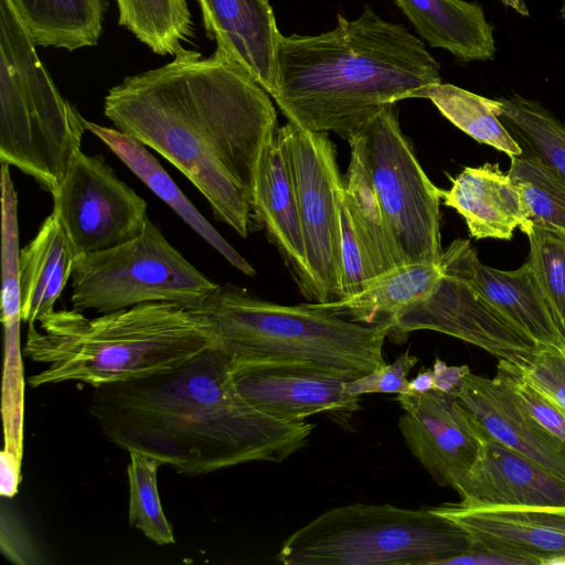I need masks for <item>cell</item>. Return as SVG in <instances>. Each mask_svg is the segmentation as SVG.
<instances>
[{"mask_svg": "<svg viewBox=\"0 0 565 565\" xmlns=\"http://www.w3.org/2000/svg\"><path fill=\"white\" fill-rule=\"evenodd\" d=\"M270 95L238 64L183 49L170 63L126 77L105 116L151 148L199 190L214 217L246 238L257 162L277 127Z\"/></svg>", "mask_w": 565, "mask_h": 565, "instance_id": "1", "label": "cell"}, {"mask_svg": "<svg viewBox=\"0 0 565 565\" xmlns=\"http://www.w3.org/2000/svg\"><path fill=\"white\" fill-rule=\"evenodd\" d=\"M88 413L120 448L178 473L199 476L253 462H281L315 426L271 417L244 399L231 358L213 345L164 372L94 387Z\"/></svg>", "mask_w": 565, "mask_h": 565, "instance_id": "2", "label": "cell"}, {"mask_svg": "<svg viewBox=\"0 0 565 565\" xmlns=\"http://www.w3.org/2000/svg\"><path fill=\"white\" fill-rule=\"evenodd\" d=\"M440 82L424 42L365 4L328 32L280 35L271 98L288 121L348 140L385 106Z\"/></svg>", "mask_w": 565, "mask_h": 565, "instance_id": "3", "label": "cell"}, {"mask_svg": "<svg viewBox=\"0 0 565 565\" xmlns=\"http://www.w3.org/2000/svg\"><path fill=\"white\" fill-rule=\"evenodd\" d=\"M23 353L46 364L29 377L39 387L68 381L97 387L173 369L214 345L205 319L191 308L150 302L87 318L53 311L28 324Z\"/></svg>", "mask_w": 565, "mask_h": 565, "instance_id": "4", "label": "cell"}, {"mask_svg": "<svg viewBox=\"0 0 565 565\" xmlns=\"http://www.w3.org/2000/svg\"><path fill=\"white\" fill-rule=\"evenodd\" d=\"M191 309L233 362L308 364L352 380L385 363L388 322L360 323L311 303L280 305L232 284L218 285Z\"/></svg>", "mask_w": 565, "mask_h": 565, "instance_id": "5", "label": "cell"}, {"mask_svg": "<svg viewBox=\"0 0 565 565\" xmlns=\"http://www.w3.org/2000/svg\"><path fill=\"white\" fill-rule=\"evenodd\" d=\"M86 119L62 96L10 0H0V161L52 195L82 151Z\"/></svg>", "mask_w": 565, "mask_h": 565, "instance_id": "6", "label": "cell"}, {"mask_svg": "<svg viewBox=\"0 0 565 565\" xmlns=\"http://www.w3.org/2000/svg\"><path fill=\"white\" fill-rule=\"evenodd\" d=\"M471 547L469 535L434 512L353 503L323 512L282 543L285 565H445Z\"/></svg>", "mask_w": 565, "mask_h": 565, "instance_id": "7", "label": "cell"}, {"mask_svg": "<svg viewBox=\"0 0 565 565\" xmlns=\"http://www.w3.org/2000/svg\"><path fill=\"white\" fill-rule=\"evenodd\" d=\"M218 284L194 267L147 220L131 239L75 259L71 287L74 310L113 312L150 302L200 306Z\"/></svg>", "mask_w": 565, "mask_h": 565, "instance_id": "8", "label": "cell"}, {"mask_svg": "<svg viewBox=\"0 0 565 565\" xmlns=\"http://www.w3.org/2000/svg\"><path fill=\"white\" fill-rule=\"evenodd\" d=\"M358 151L404 264L438 263L441 189L423 170L391 104L348 139Z\"/></svg>", "mask_w": 565, "mask_h": 565, "instance_id": "9", "label": "cell"}, {"mask_svg": "<svg viewBox=\"0 0 565 565\" xmlns=\"http://www.w3.org/2000/svg\"><path fill=\"white\" fill-rule=\"evenodd\" d=\"M292 175L307 262L317 300L342 298L343 178L328 132H316L288 121L277 128Z\"/></svg>", "mask_w": 565, "mask_h": 565, "instance_id": "10", "label": "cell"}, {"mask_svg": "<svg viewBox=\"0 0 565 565\" xmlns=\"http://www.w3.org/2000/svg\"><path fill=\"white\" fill-rule=\"evenodd\" d=\"M77 256L120 245L137 236L147 203L125 183L102 154L79 151L52 195Z\"/></svg>", "mask_w": 565, "mask_h": 565, "instance_id": "11", "label": "cell"}, {"mask_svg": "<svg viewBox=\"0 0 565 565\" xmlns=\"http://www.w3.org/2000/svg\"><path fill=\"white\" fill-rule=\"evenodd\" d=\"M435 288L391 322L402 342L416 330L438 331L481 348L498 360L526 365L541 348L462 278L447 271Z\"/></svg>", "mask_w": 565, "mask_h": 565, "instance_id": "12", "label": "cell"}, {"mask_svg": "<svg viewBox=\"0 0 565 565\" xmlns=\"http://www.w3.org/2000/svg\"><path fill=\"white\" fill-rule=\"evenodd\" d=\"M237 391L258 411L287 422L326 414L348 424L360 409V396L347 392L352 379L308 364L233 362Z\"/></svg>", "mask_w": 565, "mask_h": 565, "instance_id": "13", "label": "cell"}, {"mask_svg": "<svg viewBox=\"0 0 565 565\" xmlns=\"http://www.w3.org/2000/svg\"><path fill=\"white\" fill-rule=\"evenodd\" d=\"M395 399L408 449L435 482L452 488L480 456L486 435L452 394L430 390Z\"/></svg>", "mask_w": 565, "mask_h": 565, "instance_id": "14", "label": "cell"}, {"mask_svg": "<svg viewBox=\"0 0 565 565\" xmlns=\"http://www.w3.org/2000/svg\"><path fill=\"white\" fill-rule=\"evenodd\" d=\"M458 524L475 547L515 558L522 565L565 564V507L430 508Z\"/></svg>", "mask_w": 565, "mask_h": 565, "instance_id": "15", "label": "cell"}, {"mask_svg": "<svg viewBox=\"0 0 565 565\" xmlns=\"http://www.w3.org/2000/svg\"><path fill=\"white\" fill-rule=\"evenodd\" d=\"M441 267L467 281L536 344L565 350V335L529 262L512 270L484 265L468 239L452 241Z\"/></svg>", "mask_w": 565, "mask_h": 565, "instance_id": "16", "label": "cell"}, {"mask_svg": "<svg viewBox=\"0 0 565 565\" xmlns=\"http://www.w3.org/2000/svg\"><path fill=\"white\" fill-rule=\"evenodd\" d=\"M469 508L565 507V479L486 436L472 467L452 487Z\"/></svg>", "mask_w": 565, "mask_h": 565, "instance_id": "17", "label": "cell"}, {"mask_svg": "<svg viewBox=\"0 0 565 565\" xmlns=\"http://www.w3.org/2000/svg\"><path fill=\"white\" fill-rule=\"evenodd\" d=\"M252 209L255 225L263 227L278 248L300 292L316 302L292 175L276 131L264 145L257 162Z\"/></svg>", "mask_w": 565, "mask_h": 565, "instance_id": "18", "label": "cell"}, {"mask_svg": "<svg viewBox=\"0 0 565 565\" xmlns=\"http://www.w3.org/2000/svg\"><path fill=\"white\" fill-rule=\"evenodd\" d=\"M455 396L487 437L565 479V444L541 427L495 377L470 372Z\"/></svg>", "mask_w": 565, "mask_h": 565, "instance_id": "19", "label": "cell"}, {"mask_svg": "<svg viewBox=\"0 0 565 565\" xmlns=\"http://www.w3.org/2000/svg\"><path fill=\"white\" fill-rule=\"evenodd\" d=\"M207 38L271 97L281 33L269 0H196Z\"/></svg>", "mask_w": 565, "mask_h": 565, "instance_id": "20", "label": "cell"}, {"mask_svg": "<svg viewBox=\"0 0 565 565\" xmlns=\"http://www.w3.org/2000/svg\"><path fill=\"white\" fill-rule=\"evenodd\" d=\"M441 200L462 216L476 239L510 241L529 224L518 190L497 163L466 167L441 190Z\"/></svg>", "mask_w": 565, "mask_h": 565, "instance_id": "21", "label": "cell"}, {"mask_svg": "<svg viewBox=\"0 0 565 565\" xmlns=\"http://www.w3.org/2000/svg\"><path fill=\"white\" fill-rule=\"evenodd\" d=\"M395 3L431 47L447 50L462 62L494 57V28L478 2L395 0Z\"/></svg>", "mask_w": 565, "mask_h": 565, "instance_id": "22", "label": "cell"}, {"mask_svg": "<svg viewBox=\"0 0 565 565\" xmlns=\"http://www.w3.org/2000/svg\"><path fill=\"white\" fill-rule=\"evenodd\" d=\"M77 255L54 211L35 237L20 250L19 270L22 321L36 323L54 311L71 280Z\"/></svg>", "mask_w": 565, "mask_h": 565, "instance_id": "23", "label": "cell"}, {"mask_svg": "<svg viewBox=\"0 0 565 565\" xmlns=\"http://www.w3.org/2000/svg\"><path fill=\"white\" fill-rule=\"evenodd\" d=\"M86 126L87 130L100 139L136 177L233 267L247 276L256 274L254 267L190 202L145 145L119 129L104 127L88 120Z\"/></svg>", "mask_w": 565, "mask_h": 565, "instance_id": "24", "label": "cell"}, {"mask_svg": "<svg viewBox=\"0 0 565 565\" xmlns=\"http://www.w3.org/2000/svg\"><path fill=\"white\" fill-rule=\"evenodd\" d=\"M443 274L440 262L407 263L375 276L352 296L323 303H310L360 323H390L426 297Z\"/></svg>", "mask_w": 565, "mask_h": 565, "instance_id": "25", "label": "cell"}, {"mask_svg": "<svg viewBox=\"0 0 565 565\" xmlns=\"http://www.w3.org/2000/svg\"><path fill=\"white\" fill-rule=\"evenodd\" d=\"M32 42L74 51L102 34L105 0H10Z\"/></svg>", "mask_w": 565, "mask_h": 565, "instance_id": "26", "label": "cell"}, {"mask_svg": "<svg viewBox=\"0 0 565 565\" xmlns=\"http://www.w3.org/2000/svg\"><path fill=\"white\" fill-rule=\"evenodd\" d=\"M417 98L429 99L446 119L479 143L510 158L523 153L522 146L499 117L497 99L441 82L422 89Z\"/></svg>", "mask_w": 565, "mask_h": 565, "instance_id": "27", "label": "cell"}, {"mask_svg": "<svg viewBox=\"0 0 565 565\" xmlns=\"http://www.w3.org/2000/svg\"><path fill=\"white\" fill-rule=\"evenodd\" d=\"M351 149L343 179V202L352 225L377 275L404 262L386 228L383 212L371 179L358 151Z\"/></svg>", "mask_w": 565, "mask_h": 565, "instance_id": "28", "label": "cell"}, {"mask_svg": "<svg viewBox=\"0 0 565 565\" xmlns=\"http://www.w3.org/2000/svg\"><path fill=\"white\" fill-rule=\"evenodd\" d=\"M508 175L519 192L527 221L565 237V179L525 149L511 158Z\"/></svg>", "mask_w": 565, "mask_h": 565, "instance_id": "29", "label": "cell"}, {"mask_svg": "<svg viewBox=\"0 0 565 565\" xmlns=\"http://www.w3.org/2000/svg\"><path fill=\"white\" fill-rule=\"evenodd\" d=\"M119 24L159 55H177L193 33L185 0H116Z\"/></svg>", "mask_w": 565, "mask_h": 565, "instance_id": "30", "label": "cell"}, {"mask_svg": "<svg viewBox=\"0 0 565 565\" xmlns=\"http://www.w3.org/2000/svg\"><path fill=\"white\" fill-rule=\"evenodd\" d=\"M497 103L501 121L520 145L565 179V124L540 102L516 94Z\"/></svg>", "mask_w": 565, "mask_h": 565, "instance_id": "31", "label": "cell"}, {"mask_svg": "<svg viewBox=\"0 0 565 565\" xmlns=\"http://www.w3.org/2000/svg\"><path fill=\"white\" fill-rule=\"evenodd\" d=\"M129 455V523L156 544H172L174 535L157 488V472L162 463L142 452L130 451Z\"/></svg>", "mask_w": 565, "mask_h": 565, "instance_id": "32", "label": "cell"}, {"mask_svg": "<svg viewBox=\"0 0 565 565\" xmlns=\"http://www.w3.org/2000/svg\"><path fill=\"white\" fill-rule=\"evenodd\" d=\"M529 264L565 335V237L529 222Z\"/></svg>", "mask_w": 565, "mask_h": 565, "instance_id": "33", "label": "cell"}, {"mask_svg": "<svg viewBox=\"0 0 565 565\" xmlns=\"http://www.w3.org/2000/svg\"><path fill=\"white\" fill-rule=\"evenodd\" d=\"M494 377L541 427L565 444V412L535 387L519 365L499 360Z\"/></svg>", "mask_w": 565, "mask_h": 565, "instance_id": "34", "label": "cell"}, {"mask_svg": "<svg viewBox=\"0 0 565 565\" xmlns=\"http://www.w3.org/2000/svg\"><path fill=\"white\" fill-rule=\"evenodd\" d=\"M342 217V298L359 292L377 276L372 263L352 225L343 202ZM341 299V298H340Z\"/></svg>", "mask_w": 565, "mask_h": 565, "instance_id": "35", "label": "cell"}, {"mask_svg": "<svg viewBox=\"0 0 565 565\" xmlns=\"http://www.w3.org/2000/svg\"><path fill=\"white\" fill-rule=\"evenodd\" d=\"M524 376L565 412V350L541 347L520 366Z\"/></svg>", "mask_w": 565, "mask_h": 565, "instance_id": "36", "label": "cell"}, {"mask_svg": "<svg viewBox=\"0 0 565 565\" xmlns=\"http://www.w3.org/2000/svg\"><path fill=\"white\" fill-rule=\"evenodd\" d=\"M418 363V358L405 351L395 362H386L372 372L345 383L352 395L369 393H411L408 373Z\"/></svg>", "mask_w": 565, "mask_h": 565, "instance_id": "37", "label": "cell"}, {"mask_svg": "<svg viewBox=\"0 0 565 565\" xmlns=\"http://www.w3.org/2000/svg\"><path fill=\"white\" fill-rule=\"evenodd\" d=\"M1 547L12 562L18 564L36 563V554L26 532L10 515H1Z\"/></svg>", "mask_w": 565, "mask_h": 565, "instance_id": "38", "label": "cell"}, {"mask_svg": "<svg viewBox=\"0 0 565 565\" xmlns=\"http://www.w3.org/2000/svg\"><path fill=\"white\" fill-rule=\"evenodd\" d=\"M470 372L468 365L449 366L443 360L436 359L431 367L435 390L455 395Z\"/></svg>", "mask_w": 565, "mask_h": 565, "instance_id": "39", "label": "cell"}, {"mask_svg": "<svg viewBox=\"0 0 565 565\" xmlns=\"http://www.w3.org/2000/svg\"><path fill=\"white\" fill-rule=\"evenodd\" d=\"M445 565H522L520 561L488 550L471 547Z\"/></svg>", "mask_w": 565, "mask_h": 565, "instance_id": "40", "label": "cell"}, {"mask_svg": "<svg viewBox=\"0 0 565 565\" xmlns=\"http://www.w3.org/2000/svg\"><path fill=\"white\" fill-rule=\"evenodd\" d=\"M20 457L3 449L1 451L0 492L4 498H12L18 491L20 481Z\"/></svg>", "mask_w": 565, "mask_h": 565, "instance_id": "41", "label": "cell"}, {"mask_svg": "<svg viewBox=\"0 0 565 565\" xmlns=\"http://www.w3.org/2000/svg\"><path fill=\"white\" fill-rule=\"evenodd\" d=\"M411 393H424L435 390L431 369L425 370L417 374L416 377L409 380Z\"/></svg>", "mask_w": 565, "mask_h": 565, "instance_id": "42", "label": "cell"}, {"mask_svg": "<svg viewBox=\"0 0 565 565\" xmlns=\"http://www.w3.org/2000/svg\"><path fill=\"white\" fill-rule=\"evenodd\" d=\"M503 6L514 10L516 13L521 14L522 17H529L530 11L525 4L524 0H498Z\"/></svg>", "mask_w": 565, "mask_h": 565, "instance_id": "43", "label": "cell"}, {"mask_svg": "<svg viewBox=\"0 0 565 565\" xmlns=\"http://www.w3.org/2000/svg\"><path fill=\"white\" fill-rule=\"evenodd\" d=\"M561 12H562L563 19L565 20V0H563V6H562Z\"/></svg>", "mask_w": 565, "mask_h": 565, "instance_id": "44", "label": "cell"}]
</instances>
